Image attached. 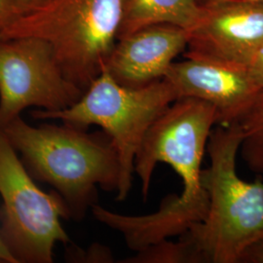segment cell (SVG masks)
I'll use <instances>...</instances> for the list:
<instances>
[{
  "mask_svg": "<svg viewBox=\"0 0 263 263\" xmlns=\"http://www.w3.org/2000/svg\"><path fill=\"white\" fill-rule=\"evenodd\" d=\"M81 257L77 259H84L85 262H112L111 252L102 245L92 246L86 253L81 252Z\"/></svg>",
  "mask_w": 263,
  "mask_h": 263,
  "instance_id": "15",
  "label": "cell"
},
{
  "mask_svg": "<svg viewBox=\"0 0 263 263\" xmlns=\"http://www.w3.org/2000/svg\"><path fill=\"white\" fill-rule=\"evenodd\" d=\"M226 1H234V0H198V2L200 3L201 6L221 3V2H226ZM243 1H262L263 2V0H243Z\"/></svg>",
  "mask_w": 263,
  "mask_h": 263,
  "instance_id": "20",
  "label": "cell"
},
{
  "mask_svg": "<svg viewBox=\"0 0 263 263\" xmlns=\"http://www.w3.org/2000/svg\"><path fill=\"white\" fill-rule=\"evenodd\" d=\"M14 1L19 5L20 7L22 8V11L24 12L25 10L28 9V8L36 5V4L40 3L43 0H14Z\"/></svg>",
  "mask_w": 263,
  "mask_h": 263,
  "instance_id": "19",
  "label": "cell"
},
{
  "mask_svg": "<svg viewBox=\"0 0 263 263\" xmlns=\"http://www.w3.org/2000/svg\"><path fill=\"white\" fill-rule=\"evenodd\" d=\"M216 107L192 98L176 100L146 133L135 161V174L145 200L157 164H168L182 180L179 195L165 198L155 213L123 215L119 230L133 251L180 236L207 215L209 197L202 183V161L214 126Z\"/></svg>",
  "mask_w": 263,
  "mask_h": 263,
  "instance_id": "1",
  "label": "cell"
},
{
  "mask_svg": "<svg viewBox=\"0 0 263 263\" xmlns=\"http://www.w3.org/2000/svg\"><path fill=\"white\" fill-rule=\"evenodd\" d=\"M178 99L174 87L165 78L132 88L119 84L104 67L76 104L55 112L39 109L32 111L31 116L61 120L84 130L92 125L101 127L118 156L120 178L116 199L124 201L131 191L135 161L146 133Z\"/></svg>",
  "mask_w": 263,
  "mask_h": 263,
  "instance_id": "5",
  "label": "cell"
},
{
  "mask_svg": "<svg viewBox=\"0 0 263 263\" xmlns=\"http://www.w3.org/2000/svg\"><path fill=\"white\" fill-rule=\"evenodd\" d=\"M241 141L237 123L216 125L208 141L210 166L202 172L207 215L180 235L201 263H240L246 250L263 238V178H240L236 162Z\"/></svg>",
  "mask_w": 263,
  "mask_h": 263,
  "instance_id": "3",
  "label": "cell"
},
{
  "mask_svg": "<svg viewBox=\"0 0 263 263\" xmlns=\"http://www.w3.org/2000/svg\"><path fill=\"white\" fill-rule=\"evenodd\" d=\"M242 131L239 155L248 169L263 178V90L237 118Z\"/></svg>",
  "mask_w": 263,
  "mask_h": 263,
  "instance_id": "12",
  "label": "cell"
},
{
  "mask_svg": "<svg viewBox=\"0 0 263 263\" xmlns=\"http://www.w3.org/2000/svg\"><path fill=\"white\" fill-rule=\"evenodd\" d=\"M188 31L185 57L248 67L263 45V2L234 0L202 6Z\"/></svg>",
  "mask_w": 263,
  "mask_h": 263,
  "instance_id": "8",
  "label": "cell"
},
{
  "mask_svg": "<svg viewBox=\"0 0 263 263\" xmlns=\"http://www.w3.org/2000/svg\"><path fill=\"white\" fill-rule=\"evenodd\" d=\"M121 19L122 0H43L10 23L0 39L46 41L65 76L84 92L102 73Z\"/></svg>",
  "mask_w": 263,
  "mask_h": 263,
  "instance_id": "4",
  "label": "cell"
},
{
  "mask_svg": "<svg viewBox=\"0 0 263 263\" xmlns=\"http://www.w3.org/2000/svg\"><path fill=\"white\" fill-rule=\"evenodd\" d=\"M240 263H263V238L246 250Z\"/></svg>",
  "mask_w": 263,
  "mask_h": 263,
  "instance_id": "17",
  "label": "cell"
},
{
  "mask_svg": "<svg viewBox=\"0 0 263 263\" xmlns=\"http://www.w3.org/2000/svg\"><path fill=\"white\" fill-rule=\"evenodd\" d=\"M0 263H17L0 237Z\"/></svg>",
  "mask_w": 263,
  "mask_h": 263,
  "instance_id": "18",
  "label": "cell"
},
{
  "mask_svg": "<svg viewBox=\"0 0 263 263\" xmlns=\"http://www.w3.org/2000/svg\"><path fill=\"white\" fill-rule=\"evenodd\" d=\"M22 12V8L14 0H0V32Z\"/></svg>",
  "mask_w": 263,
  "mask_h": 263,
  "instance_id": "14",
  "label": "cell"
},
{
  "mask_svg": "<svg viewBox=\"0 0 263 263\" xmlns=\"http://www.w3.org/2000/svg\"><path fill=\"white\" fill-rule=\"evenodd\" d=\"M203 7L198 0H122V19L117 40L155 25H172L189 31Z\"/></svg>",
  "mask_w": 263,
  "mask_h": 263,
  "instance_id": "11",
  "label": "cell"
},
{
  "mask_svg": "<svg viewBox=\"0 0 263 263\" xmlns=\"http://www.w3.org/2000/svg\"><path fill=\"white\" fill-rule=\"evenodd\" d=\"M164 78L179 99L192 98L214 105L217 125L235 122L260 91L248 67L195 57L174 63Z\"/></svg>",
  "mask_w": 263,
  "mask_h": 263,
  "instance_id": "9",
  "label": "cell"
},
{
  "mask_svg": "<svg viewBox=\"0 0 263 263\" xmlns=\"http://www.w3.org/2000/svg\"><path fill=\"white\" fill-rule=\"evenodd\" d=\"M83 93L65 76L46 41L0 39L1 130L28 107L61 111L76 104Z\"/></svg>",
  "mask_w": 263,
  "mask_h": 263,
  "instance_id": "7",
  "label": "cell"
},
{
  "mask_svg": "<svg viewBox=\"0 0 263 263\" xmlns=\"http://www.w3.org/2000/svg\"><path fill=\"white\" fill-rule=\"evenodd\" d=\"M120 262L201 263V260L194 249L180 237L177 242L168 239L151 245Z\"/></svg>",
  "mask_w": 263,
  "mask_h": 263,
  "instance_id": "13",
  "label": "cell"
},
{
  "mask_svg": "<svg viewBox=\"0 0 263 263\" xmlns=\"http://www.w3.org/2000/svg\"><path fill=\"white\" fill-rule=\"evenodd\" d=\"M104 67L119 84L139 88L163 79L187 47L188 31L155 25L118 39Z\"/></svg>",
  "mask_w": 263,
  "mask_h": 263,
  "instance_id": "10",
  "label": "cell"
},
{
  "mask_svg": "<svg viewBox=\"0 0 263 263\" xmlns=\"http://www.w3.org/2000/svg\"><path fill=\"white\" fill-rule=\"evenodd\" d=\"M34 180L0 129V237L17 263H52L55 246L70 241L62 224L66 203Z\"/></svg>",
  "mask_w": 263,
  "mask_h": 263,
  "instance_id": "6",
  "label": "cell"
},
{
  "mask_svg": "<svg viewBox=\"0 0 263 263\" xmlns=\"http://www.w3.org/2000/svg\"><path fill=\"white\" fill-rule=\"evenodd\" d=\"M29 174L54 188L69 218L80 220L97 204V189L115 191L120 166L110 140L65 124L31 126L21 116L2 129Z\"/></svg>",
  "mask_w": 263,
  "mask_h": 263,
  "instance_id": "2",
  "label": "cell"
},
{
  "mask_svg": "<svg viewBox=\"0 0 263 263\" xmlns=\"http://www.w3.org/2000/svg\"><path fill=\"white\" fill-rule=\"evenodd\" d=\"M249 72L257 87L263 90V45L259 48L253 61L248 66Z\"/></svg>",
  "mask_w": 263,
  "mask_h": 263,
  "instance_id": "16",
  "label": "cell"
}]
</instances>
